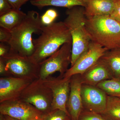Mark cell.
Wrapping results in <instances>:
<instances>
[{
  "mask_svg": "<svg viewBox=\"0 0 120 120\" xmlns=\"http://www.w3.org/2000/svg\"><path fill=\"white\" fill-rule=\"evenodd\" d=\"M0 113L19 120H41L45 115L34 105L20 98L0 103Z\"/></svg>",
  "mask_w": 120,
  "mask_h": 120,
  "instance_id": "ba28073f",
  "label": "cell"
},
{
  "mask_svg": "<svg viewBox=\"0 0 120 120\" xmlns=\"http://www.w3.org/2000/svg\"><path fill=\"white\" fill-rule=\"evenodd\" d=\"M40 34L33 39L34 50L30 57L37 64L56 52L65 43H72L71 33L64 22L43 26Z\"/></svg>",
  "mask_w": 120,
  "mask_h": 120,
  "instance_id": "6da1fadb",
  "label": "cell"
},
{
  "mask_svg": "<svg viewBox=\"0 0 120 120\" xmlns=\"http://www.w3.org/2000/svg\"><path fill=\"white\" fill-rule=\"evenodd\" d=\"M85 14L87 17L110 15L114 9V0H85Z\"/></svg>",
  "mask_w": 120,
  "mask_h": 120,
  "instance_id": "9a60e30c",
  "label": "cell"
},
{
  "mask_svg": "<svg viewBox=\"0 0 120 120\" xmlns=\"http://www.w3.org/2000/svg\"><path fill=\"white\" fill-rule=\"evenodd\" d=\"M110 16L120 22V0H117L115 7Z\"/></svg>",
  "mask_w": 120,
  "mask_h": 120,
  "instance_id": "484cf974",
  "label": "cell"
},
{
  "mask_svg": "<svg viewBox=\"0 0 120 120\" xmlns=\"http://www.w3.org/2000/svg\"><path fill=\"white\" fill-rule=\"evenodd\" d=\"M30 4L39 8L47 6L71 8L76 6L85 8V0H31Z\"/></svg>",
  "mask_w": 120,
  "mask_h": 120,
  "instance_id": "e0dca14e",
  "label": "cell"
},
{
  "mask_svg": "<svg viewBox=\"0 0 120 120\" xmlns=\"http://www.w3.org/2000/svg\"><path fill=\"white\" fill-rule=\"evenodd\" d=\"M34 80L29 78L1 77L0 103L19 98L23 91Z\"/></svg>",
  "mask_w": 120,
  "mask_h": 120,
  "instance_id": "7c38bea8",
  "label": "cell"
},
{
  "mask_svg": "<svg viewBox=\"0 0 120 120\" xmlns=\"http://www.w3.org/2000/svg\"><path fill=\"white\" fill-rule=\"evenodd\" d=\"M4 115V120H19L15 119L7 115Z\"/></svg>",
  "mask_w": 120,
  "mask_h": 120,
  "instance_id": "f546056e",
  "label": "cell"
},
{
  "mask_svg": "<svg viewBox=\"0 0 120 120\" xmlns=\"http://www.w3.org/2000/svg\"><path fill=\"white\" fill-rule=\"evenodd\" d=\"M43 26L39 13L34 11H28L21 23L11 31V40L8 43L10 51L30 57L34 50L32 35L40 34Z\"/></svg>",
  "mask_w": 120,
  "mask_h": 120,
  "instance_id": "7a4b0ae2",
  "label": "cell"
},
{
  "mask_svg": "<svg viewBox=\"0 0 120 120\" xmlns=\"http://www.w3.org/2000/svg\"><path fill=\"white\" fill-rule=\"evenodd\" d=\"M108 96L120 98V79L112 78L101 82L97 86Z\"/></svg>",
  "mask_w": 120,
  "mask_h": 120,
  "instance_id": "ffe728a7",
  "label": "cell"
},
{
  "mask_svg": "<svg viewBox=\"0 0 120 120\" xmlns=\"http://www.w3.org/2000/svg\"><path fill=\"white\" fill-rule=\"evenodd\" d=\"M12 9L7 0H0V16L8 12Z\"/></svg>",
  "mask_w": 120,
  "mask_h": 120,
  "instance_id": "d4e9b609",
  "label": "cell"
},
{
  "mask_svg": "<svg viewBox=\"0 0 120 120\" xmlns=\"http://www.w3.org/2000/svg\"><path fill=\"white\" fill-rule=\"evenodd\" d=\"M13 9L20 10L21 7L29 0H7Z\"/></svg>",
  "mask_w": 120,
  "mask_h": 120,
  "instance_id": "4316f807",
  "label": "cell"
},
{
  "mask_svg": "<svg viewBox=\"0 0 120 120\" xmlns=\"http://www.w3.org/2000/svg\"><path fill=\"white\" fill-rule=\"evenodd\" d=\"M31 104L44 114L52 111V94L43 80H34L23 91L19 98Z\"/></svg>",
  "mask_w": 120,
  "mask_h": 120,
  "instance_id": "5b68a950",
  "label": "cell"
},
{
  "mask_svg": "<svg viewBox=\"0 0 120 120\" xmlns=\"http://www.w3.org/2000/svg\"><path fill=\"white\" fill-rule=\"evenodd\" d=\"M4 62L6 76L35 79L39 78V68L30 57L24 56L9 51L6 56L0 57Z\"/></svg>",
  "mask_w": 120,
  "mask_h": 120,
  "instance_id": "8992f818",
  "label": "cell"
},
{
  "mask_svg": "<svg viewBox=\"0 0 120 120\" xmlns=\"http://www.w3.org/2000/svg\"><path fill=\"white\" fill-rule=\"evenodd\" d=\"M72 43H65L56 52L39 64V78L44 80L59 72L62 77L71 64Z\"/></svg>",
  "mask_w": 120,
  "mask_h": 120,
  "instance_id": "52a82bcc",
  "label": "cell"
},
{
  "mask_svg": "<svg viewBox=\"0 0 120 120\" xmlns=\"http://www.w3.org/2000/svg\"><path fill=\"white\" fill-rule=\"evenodd\" d=\"M7 43H0V57H3L7 55L9 52L10 47Z\"/></svg>",
  "mask_w": 120,
  "mask_h": 120,
  "instance_id": "83f0119b",
  "label": "cell"
},
{
  "mask_svg": "<svg viewBox=\"0 0 120 120\" xmlns=\"http://www.w3.org/2000/svg\"></svg>",
  "mask_w": 120,
  "mask_h": 120,
  "instance_id": "d6a6232c",
  "label": "cell"
},
{
  "mask_svg": "<svg viewBox=\"0 0 120 120\" xmlns=\"http://www.w3.org/2000/svg\"><path fill=\"white\" fill-rule=\"evenodd\" d=\"M81 75L82 84L97 86L101 82L113 78L111 71L101 58Z\"/></svg>",
  "mask_w": 120,
  "mask_h": 120,
  "instance_id": "5bb4252c",
  "label": "cell"
},
{
  "mask_svg": "<svg viewBox=\"0 0 120 120\" xmlns=\"http://www.w3.org/2000/svg\"><path fill=\"white\" fill-rule=\"evenodd\" d=\"M91 40L108 50L120 48V22L110 15L86 17Z\"/></svg>",
  "mask_w": 120,
  "mask_h": 120,
  "instance_id": "3957f363",
  "label": "cell"
},
{
  "mask_svg": "<svg viewBox=\"0 0 120 120\" xmlns=\"http://www.w3.org/2000/svg\"><path fill=\"white\" fill-rule=\"evenodd\" d=\"M108 50L91 41L87 49L77 59L62 77L71 78L75 75H82L92 67Z\"/></svg>",
  "mask_w": 120,
  "mask_h": 120,
  "instance_id": "9c48e42d",
  "label": "cell"
},
{
  "mask_svg": "<svg viewBox=\"0 0 120 120\" xmlns=\"http://www.w3.org/2000/svg\"><path fill=\"white\" fill-rule=\"evenodd\" d=\"M26 13L20 10L12 9L8 12L0 16V27L12 30L22 22Z\"/></svg>",
  "mask_w": 120,
  "mask_h": 120,
  "instance_id": "2e32d148",
  "label": "cell"
},
{
  "mask_svg": "<svg viewBox=\"0 0 120 120\" xmlns=\"http://www.w3.org/2000/svg\"><path fill=\"white\" fill-rule=\"evenodd\" d=\"M101 114L108 120H120V98L108 95L105 109Z\"/></svg>",
  "mask_w": 120,
  "mask_h": 120,
  "instance_id": "d6986e66",
  "label": "cell"
},
{
  "mask_svg": "<svg viewBox=\"0 0 120 120\" xmlns=\"http://www.w3.org/2000/svg\"><path fill=\"white\" fill-rule=\"evenodd\" d=\"M11 31L0 27V42L8 43L11 40Z\"/></svg>",
  "mask_w": 120,
  "mask_h": 120,
  "instance_id": "cb8c5ba5",
  "label": "cell"
},
{
  "mask_svg": "<svg viewBox=\"0 0 120 120\" xmlns=\"http://www.w3.org/2000/svg\"><path fill=\"white\" fill-rule=\"evenodd\" d=\"M107 96L97 86L82 84L83 105L87 111L102 114L105 109Z\"/></svg>",
  "mask_w": 120,
  "mask_h": 120,
  "instance_id": "8fae6325",
  "label": "cell"
},
{
  "mask_svg": "<svg viewBox=\"0 0 120 120\" xmlns=\"http://www.w3.org/2000/svg\"><path fill=\"white\" fill-rule=\"evenodd\" d=\"M79 120H108L101 114L89 111H83Z\"/></svg>",
  "mask_w": 120,
  "mask_h": 120,
  "instance_id": "603a6c76",
  "label": "cell"
},
{
  "mask_svg": "<svg viewBox=\"0 0 120 120\" xmlns=\"http://www.w3.org/2000/svg\"><path fill=\"white\" fill-rule=\"evenodd\" d=\"M82 83L81 75H75L71 77V87L67 109L71 120H79L83 110L82 96Z\"/></svg>",
  "mask_w": 120,
  "mask_h": 120,
  "instance_id": "4fadbf2b",
  "label": "cell"
},
{
  "mask_svg": "<svg viewBox=\"0 0 120 120\" xmlns=\"http://www.w3.org/2000/svg\"><path fill=\"white\" fill-rule=\"evenodd\" d=\"M58 15V13L56 10L49 9L41 16V22L43 26L50 25L54 22Z\"/></svg>",
  "mask_w": 120,
  "mask_h": 120,
  "instance_id": "7402d4cb",
  "label": "cell"
},
{
  "mask_svg": "<svg viewBox=\"0 0 120 120\" xmlns=\"http://www.w3.org/2000/svg\"><path fill=\"white\" fill-rule=\"evenodd\" d=\"M71 79V77L66 79L60 76L56 78L50 76L43 80L52 94V110H62L69 117L67 109V104L70 93Z\"/></svg>",
  "mask_w": 120,
  "mask_h": 120,
  "instance_id": "30bf717a",
  "label": "cell"
},
{
  "mask_svg": "<svg viewBox=\"0 0 120 120\" xmlns=\"http://www.w3.org/2000/svg\"><path fill=\"white\" fill-rule=\"evenodd\" d=\"M0 75L1 77H5L6 76V69L4 62L0 58Z\"/></svg>",
  "mask_w": 120,
  "mask_h": 120,
  "instance_id": "f1b7e54d",
  "label": "cell"
},
{
  "mask_svg": "<svg viewBox=\"0 0 120 120\" xmlns=\"http://www.w3.org/2000/svg\"><path fill=\"white\" fill-rule=\"evenodd\" d=\"M101 58L109 68L113 78L120 79V48L107 50Z\"/></svg>",
  "mask_w": 120,
  "mask_h": 120,
  "instance_id": "ac0fdd59",
  "label": "cell"
},
{
  "mask_svg": "<svg viewBox=\"0 0 120 120\" xmlns=\"http://www.w3.org/2000/svg\"><path fill=\"white\" fill-rule=\"evenodd\" d=\"M0 120H4V115L0 113Z\"/></svg>",
  "mask_w": 120,
  "mask_h": 120,
  "instance_id": "4dcf8cb0",
  "label": "cell"
},
{
  "mask_svg": "<svg viewBox=\"0 0 120 120\" xmlns=\"http://www.w3.org/2000/svg\"><path fill=\"white\" fill-rule=\"evenodd\" d=\"M70 119V117L66 112L60 110L56 109L45 114L41 120H68Z\"/></svg>",
  "mask_w": 120,
  "mask_h": 120,
  "instance_id": "44dd1931",
  "label": "cell"
},
{
  "mask_svg": "<svg viewBox=\"0 0 120 120\" xmlns=\"http://www.w3.org/2000/svg\"><path fill=\"white\" fill-rule=\"evenodd\" d=\"M64 21L72 39L71 67L88 49L91 42L86 27V17L84 7L76 6L68 8Z\"/></svg>",
  "mask_w": 120,
  "mask_h": 120,
  "instance_id": "277c9868",
  "label": "cell"
},
{
  "mask_svg": "<svg viewBox=\"0 0 120 120\" xmlns=\"http://www.w3.org/2000/svg\"><path fill=\"white\" fill-rule=\"evenodd\" d=\"M71 120V119H70V120Z\"/></svg>",
  "mask_w": 120,
  "mask_h": 120,
  "instance_id": "1f68e13d",
  "label": "cell"
}]
</instances>
